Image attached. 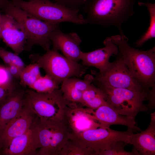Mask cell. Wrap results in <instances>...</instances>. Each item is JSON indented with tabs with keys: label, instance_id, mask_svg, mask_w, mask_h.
I'll return each instance as SVG.
<instances>
[{
	"label": "cell",
	"instance_id": "6da1fadb",
	"mask_svg": "<svg viewBox=\"0 0 155 155\" xmlns=\"http://www.w3.org/2000/svg\"><path fill=\"white\" fill-rule=\"evenodd\" d=\"M117 46V55L127 66L132 76L146 91L155 86V47L141 51L131 47L128 38L121 35L110 37Z\"/></svg>",
	"mask_w": 155,
	"mask_h": 155
},
{
	"label": "cell",
	"instance_id": "7a4b0ae2",
	"mask_svg": "<svg viewBox=\"0 0 155 155\" xmlns=\"http://www.w3.org/2000/svg\"><path fill=\"white\" fill-rule=\"evenodd\" d=\"M135 0H87L82 7L86 14V24H95L104 28L117 27L120 35L121 27L134 13Z\"/></svg>",
	"mask_w": 155,
	"mask_h": 155
},
{
	"label": "cell",
	"instance_id": "3957f363",
	"mask_svg": "<svg viewBox=\"0 0 155 155\" xmlns=\"http://www.w3.org/2000/svg\"><path fill=\"white\" fill-rule=\"evenodd\" d=\"M5 14L13 17L22 26L26 35L24 50L30 51L35 45L41 46L46 51L50 49L51 33L59 25H54L42 21L8 0L1 9Z\"/></svg>",
	"mask_w": 155,
	"mask_h": 155
},
{
	"label": "cell",
	"instance_id": "277c9868",
	"mask_svg": "<svg viewBox=\"0 0 155 155\" xmlns=\"http://www.w3.org/2000/svg\"><path fill=\"white\" fill-rule=\"evenodd\" d=\"M13 5L40 20L54 25L67 22L78 24H86L79 9L69 8L50 0H11Z\"/></svg>",
	"mask_w": 155,
	"mask_h": 155
},
{
	"label": "cell",
	"instance_id": "5b68a950",
	"mask_svg": "<svg viewBox=\"0 0 155 155\" xmlns=\"http://www.w3.org/2000/svg\"><path fill=\"white\" fill-rule=\"evenodd\" d=\"M25 103L40 119L65 121V112L71 102L64 98L58 89L48 93L26 90Z\"/></svg>",
	"mask_w": 155,
	"mask_h": 155
},
{
	"label": "cell",
	"instance_id": "8992f818",
	"mask_svg": "<svg viewBox=\"0 0 155 155\" xmlns=\"http://www.w3.org/2000/svg\"><path fill=\"white\" fill-rule=\"evenodd\" d=\"M32 63H37L46 74L59 85L65 79L71 77L80 78L86 72L88 67L82 63L71 60L60 54L58 51L49 50L42 55L31 54Z\"/></svg>",
	"mask_w": 155,
	"mask_h": 155
},
{
	"label": "cell",
	"instance_id": "52a82bcc",
	"mask_svg": "<svg viewBox=\"0 0 155 155\" xmlns=\"http://www.w3.org/2000/svg\"><path fill=\"white\" fill-rule=\"evenodd\" d=\"M39 148L38 155H59L69 138L70 132L65 121L40 119L36 116Z\"/></svg>",
	"mask_w": 155,
	"mask_h": 155
},
{
	"label": "cell",
	"instance_id": "ba28073f",
	"mask_svg": "<svg viewBox=\"0 0 155 155\" xmlns=\"http://www.w3.org/2000/svg\"><path fill=\"white\" fill-rule=\"evenodd\" d=\"M96 86L104 92L107 104L121 115L135 119L139 112L148 110L144 104L148 94L146 91Z\"/></svg>",
	"mask_w": 155,
	"mask_h": 155
},
{
	"label": "cell",
	"instance_id": "9c48e42d",
	"mask_svg": "<svg viewBox=\"0 0 155 155\" xmlns=\"http://www.w3.org/2000/svg\"><path fill=\"white\" fill-rule=\"evenodd\" d=\"M128 128L123 131L113 130L109 127H100L74 134L70 133L69 137L75 139L85 145L94 152L106 150L115 143L121 141L129 144L134 132Z\"/></svg>",
	"mask_w": 155,
	"mask_h": 155
},
{
	"label": "cell",
	"instance_id": "30bf717a",
	"mask_svg": "<svg viewBox=\"0 0 155 155\" xmlns=\"http://www.w3.org/2000/svg\"><path fill=\"white\" fill-rule=\"evenodd\" d=\"M93 73L95 75L94 82L96 85L108 88L146 91L132 76L127 66L117 55L115 61L111 62L104 72L98 73L93 71Z\"/></svg>",
	"mask_w": 155,
	"mask_h": 155
},
{
	"label": "cell",
	"instance_id": "8fae6325",
	"mask_svg": "<svg viewBox=\"0 0 155 155\" xmlns=\"http://www.w3.org/2000/svg\"><path fill=\"white\" fill-rule=\"evenodd\" d=\"M94 110L80 107L76 103H70L65 112V121L71 133L78 134L100 127V125L94 118Z\"/></svg>",
	"mask_w": 155,
	"mask_h": 155
},
{
	"label": "cell",
	"instance_id": "7c38bea8",
	"mask_svg": "<svg viewBox=\"0 0 155 155\" xmlns=\"http://www.w3.org/2000/svg\"><path fill=\"white\" fill-rule=\"evenodd\" d=\"M36 116L25 103L21 113L0 131V148L2 152L12 139L24 133L30 128Z\"/></svg>",
	"mask_w": 155,
	"mask_h": 155
},
{
	"label": "cell",
	"instance_id": "4fadbf2b",
	"mask_svg": "<svg viewBox=\"0 0 155 155\" xmlns=\"http://www.w3.org/2000/svg\"><path fill=\"white\" fill-rule=\"evenodd\" d=\"M49 38L53 49L61 51L71 60L77 62L81 60L82 51L80 45L82 41L76 33H64L58 27L51 33Z\"/></svg>",
	"mask_w": 155,
	"mask_h": 155
},
{
	"label": "cell",
	"instance_id": "5bb4252c",
	"mask_svg": "<svg viewBox=\"0 0 155 155\" xmlns=\"http://www.w3.org/2000/svg\"><path fill=\"white\" fill-rule=\"evenodd\" d=\"M1 39L6 45L18 55L24 50L26 35L22 24L12 16L2 14Z\"/></svg>",
	"mask_w": 155,
	"mask_h": 155
},
{
	"label": "cell",
	"instance_id": "9a60e30c",
	"mask_svg": "<svg viewBox=\"0 0 155 155\" xmlns=\"http://www.w3.org/2000/svg\"><path fill=\"white\" fill-rule=\"evenodd\" d=\"M39 148L37 130L34 120L29 129L10 141L1 155H38Z\"/></svg>",
	"mask_w": 155,
	"mask_h": 155
},
{
	"label": "cell",
	"instance_id": "2e32d148",
	"mask_svg": "<svg viewBox=\"0 0 155 155\" xmlns=\"http://www.w3.org/2000/svg\"><path fill=\"white\" fill-rule=\"evenodd\" d=\"M104 46L92 51L82 52L81 60L82 63L88 67H94L98 69L99 73L104 72L110 63L109 61L113 55H117L118 49L112 40L111 37L106 38L103 41Z\"/></svg>",
	"mask_w": 155,
	"mask_h": 155
},
{
	"label": "cell",
	"instance_id": "e0dca14e",
	"mask_svg": "<svg viewBox=\"0 0 155 155\" xmlns=\"http://www.w3.org/2000/svg\"><path fill=\"white\" fill-rule=\"evenodd\" d=\"M25 90L16 88L0 103V131L18 115L25 105Z\"/></svg>",
	"mask_w": 155,
	"mask_h": 155
},
{
	"label": "cell",
	"instance_id": "ac0fdd59",
	"mask_svg": "<svg viewBox=\"0 0 155 155\" xmlns=\"http://www.w3.org/2000/svg\"><path fill=\"white\" fill-rule=\"evenodd\" d=\"M95 110L93 112L94 118L101 127H109L112 125H120L135 132L141 131L136 125L135 119L120 114L108 104L101 106Z\"/></svg>",
	"mask_w": 155,
	"mask_h": 155
},
{
	"label": "cell",
	"instance_id": "d6986e66",
	"mask_svg": "<svg viewBox=\"0 0 155 155\" xmlns=\"http://www.w3.org/2000/svg\"><path fill=\"white\" fill-rule=\"evenodd\" d=\"M151 120L148 128L139 133H133L129 144L136 155H155V113L151 114Z\"/></svg>",
	"mask_w": 155,
	"mask_h": 155
},
{
	"label": "cell",
	"instance_id": "ffe728a7",
	"mask_svg": "<svg viewBox=\"0 0 155 155\" xmlns=\"http://www.w3.org/2000/svg\"><path fill=\"white\" fill-rule=\"evenodd\" d=\"M94 81V77L90 74L86 75L83 80L76 77L68 78L62 82L60 90L67 100L80 104L83 92Z\"/></svg>",
	"mask_w": 155,
	"mask_h": 155
},
{
	"label": "cell",
	"instance_id": "44dd1931",
	"mask_svg": "<svg viewBox=\"0 0 155 155\" xmlns=\"http://www.w3.org/2000/svg\"><path fill=\"white\" fill-rule=\"evenodd\" d=\"M80 104L94 110L108 104L102 91L92 83L83 92Z\"/></svg>",
	"mask_w": 155,
	"mask_h": 155
},
{
	"label": "cell",
	"instance_id": "7402d4cb",
	"mask_svg": "<svg viewBox=\"0 0 155 155\" xmlns=\"http://www.w3.org/2000/svg\"><path fill=\"white\" fill-rule=\"evenodd\" d=\"M139 6H144L147 8L150 17V24L145 32L134 44L136 47L142 46L148 40L155 37V3L150 2H139Z\"/></svg>",
	"mask_w": 155,
	"mask_h": 155
},
{
	"label": "cell",
	"instance_id": "603a6c76",
	"mask_svg": "<svg viewBox=\"0 0 155 155\" xmlns=\"http://www.w3.org/2000/svg\"><path fill=\"white\" fill-rule=\"evenodd\" d=\"M59 155H94V152L78 141L69 137Z\"/></svg>",
	"mask_w": 155,
	"mask_h": 155
},
{
	"label": "cell",
	"instance_id": "cb8c5ba5",
	"mask_svg": "<svg viewBox=\"0 0 155 155\" xmlns=\"http://www.w3.org/2000/svg\"><path fill=\"white\" fill-rule=\"evenodd\" d=\"M40 68L38 65L36 63L26 66L20 75V84L24 87L27 86L30 88L42 76Z\"/></svg>",
	"mask_w": 155,
	"mask_h": 155
},
{
	"label": "cell",
	"instance_id": "d4e9b609",
	"mask_svg": "<svg viewBox=\"0 0 155 155\" xmlns=\"http://www.w3.org/2000/svg\"><path fill=\"white\" fill-rule=\"evenodd\" d=\"M59 84L49 75L41 76L29 88L40 93H50L59 89Z\"/></svg>",
	"mask_w": 155,
	"mask_h": 155
},
{
	"label": "cell",
	"instance_id": "484cf974",
	"mask_svg": "<svg viewBox=\"0 0 155 155\" xmlns=\"http://www.w3.org/2000/svg\"><path fill=\"white\" fill-rule=\"evenodd\" d=\"M127 144L121 141L116 142L108 149L98 152L95 155H136L132 151L125 150V147Z\"/></svg>",
	"mask_w": 155,
	"mask_h": 155
},
{
	"label": "cell",
	"instance_id": "4316f807",
	"mask_svg": "<svg viewBox=\"0 0 155 155\" xmlns=\"http://www.w3.org/2000/svg\"><path fill=\"white\" fill-rule=\"evenodd\" d=\"M13 79L7 67L0 66V87L16 88Z\"/></svg>",
	"mask_w": 155,
	"mask_h": 155
},
{
	"label": "cell",
	"instance_id": "83f0119b",
	"mask_svg": "<svg viewBox=\"0 0 155 155\" xmlns=\"http://www.w3.org/2000/svg\"><path fill=\"white\" fill-rule=\"evenodd\" d=\"M57 3L65 7L80 9L85 3L87 0H54Z\"/></svg>",
	"mask_w": 155,
	"mask_h": 155
},
{
	"label": "cell",
	"instance_id": "f1b7e54d",
	"mask_svg": "<svg viewBox=\"0 0 155 155\" xmlns=\"http://www.w3.org/2000/svg\"><path fill=\"white\" fill-rule=\"evenodd\" d=\"M5 53L12 64H13L22 69L26 65L22 59L14 53H13L5 50Z\"/></svg>",
	"mask_w": 155,
	"mask_h": 155
},
{
	"label": "cell",
	"instance_id": "f546056e",
	"mask_svg": "<svg viewBox=\"0 0 155 155\" xmlns=\"http://www.w3.org/2000/svg\"><path fill=\"white\" fill-rule=\"evenodd\" d=\"M6 67L13 78L20 79V75L23 69L12 64Z\"/></svg>",
	"mask_w": 155,
	"mask_h": 155
},
{
	"label": "cell",
	"instance_id": "4dcf8cb0",
	"mask_svg": "<svg viewBox=\"0 0 155 155\" xmlns=\"http://www.w3.org/2000/svg\"><path fill=\"white\" fill-rule=\"evenodd\" d=\"M155 86L152 88V89L148 95L147 100H149L148 106H147L148 108L149 107L151 108H155Z\"/></svg>",
	"mask_w": 155,
	"mask_h": 155
},
{
	"label": "cell",
	"instance_id": "1f68e13d",
	"mask_svg": "<svg viewBox=\"0 0 155 155\" xmlns=\"http://www.w3.org/2000/svg\"><path fill=\"white\" fill-rule=\"evenodd\" d=\"M16 89H10L0 87V103L3 101L8 95Z\"/></svg>",
	"mask_w": 155,
	"mask_h": 155
},
{
	"label": "cell",
	"instance_id": "d6a6232c",
	"mask_svg": "<svg viewBox=\"0 0 155 155\" xmlns=\"http://www.w3.org/2000/svg\"><path fill=\"white\" fill-rule=\"evenodd\" d=\"M5 50L3 48L0 47V57L3 60L7 67L12 63L6 55Z\"/></svg>",
	"mask_w": 155,
	"mask_h": 155
},
{
	"label": "cell",
	"instance_id": "836d02e7",
	"mask_svg": "<svg viewBox=\"0 0 155 155\" xmlns=\"http://www.w3.org/2000/svg\"><path fill=\"white\" fill-rule=\"evenodd\" d=\"M2 28V14L0 11V40L1 39V33Z\"/></svg>",
	"mask_w": 155,
	"mask_h": 155
},
{
	"label": "cell",
	"instance_id": "e575fe53",
	"mask_svg": "<svg viewBox=\"0 0 155 155\" xmlns=\"http://www.w3.org/2000/svg\"><path fill=\"white\" fill-rule=\"evenodd\" d=\"M8 0H0V9H1L5 4Z\"/></svg>",
	"mask_w": 155,
	"mask_h": 155
},
{
	"label": "cell",
	"instance_id": "d590c367",
	"mask_svg": "<svg viewBox=\"0 0 155 155\" xmlns=\"http://www.w3.org/2000/svg\"><path fill=\"white\" fill-rule=\"evenodd\" d=\"M2 153V151L0 148V155H1Z\"/></svg>",
	"mask_w": 155,
	"mask_h": 155
},
{
	"label": "cell",
	"instance_id": "8d00e7d4",
	"mask_svg": "<svg viewBox=\"0 0 155 155\" xmlns=\"http://www.w3.org/2000/svg\"><path fill=\"white\" fill-rule=\"evenodd\" d=\"M27 1H32V0H27ZM54 1V0H53Z\"/></svg>",
	"mask_w": 155,
	"mask_h": 155
}]
</instances>
